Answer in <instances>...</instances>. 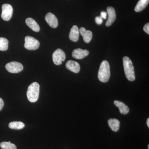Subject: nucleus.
I'll use <instances>...</instances> for the list:
<instances>
[{"label":"nucleus","mask_w":149,"mask_h":149,"mask_svg":"<svg viewBox=\"0 0 149 149\" xmlns=\"http://www.w3.org/2000/svg\"><path fill=\"white\" fill-rule=\"evenodd\" d=\"M110 77V69L108 62L104 61L102 62L99 69L98 74L99 80L103 83H107L109 80Z\"/></svg>","instance_id":"obj_1"},{"label":"nucleus","mask_w":149,"mask_h":149,"mask_svg":"<svg viewBox=\"0 0 149 149\" xmlns=\"http://www.w3.org/2000/svg\"><path fill=\"white\" fill-rule=\"evenodd\" d=\"M123 64L125 76L129 81H133L135 80V72L133 63L128 56L123 58Z\"/></svg>","instance_id":"obj_2"},{"label":"nucleus","mask_w":149,"mask_h":149,"mask_svg":"<svg viewBox=\"0 0 149 149\" xmlns=\"http://www.w3.org/2000/svg\"><path fill=\"white\" fill-rule=\"evenodd\" d=\"M40 85L37 82L32 83L27 89V95L28 100L35 102L38 100L40 94Z\"/></svg>","instance_id":"obj_3"},{"label":"nucleus","mask_w":149,"mask_h":149,"mask_svg":"<svg viewBox=\"0 0 149 149\" xmlns=\"http://www.w3.org/2000/svg\"><path fill=\"white\" fill-rule=\"evenodd\" d=\"M24 40V47L29 50H36L40 47V42L34 37L26 36Z\"/></svg>","instance_id":"obj_4"},{"label":"nucleus","mask_w":149,"mask_h":149,"mask_svg":"<svg viewBox=\"0 0 149 149\" xmlns=\"http://www.w3.org/2000/svg\"><path fill=\"white\" fill-rule=\"evenodd\" d=\"M6 68L10 73H17L20 72L23 70V66L21 63L13 61L8 63L6 65Z\"/></svg>","instance_id":"obj_5"},{"label":"nucleus","mask_w":149,"mask_h":149,"mask_svg":"<svg viewBox=\"0 0 149 149\" xmlns=\"http://www.w3.org/2000/svg\"><path fill=\"white\" fill-rule=\"evenodd\" d=\"M2 18L5 21H9L11 18L13 14L12 6L9 4H4L2 7Z\"/></svg>","instance_id":"obj_6"},{"label":"nucleus","mask_w":149,"mask_h":149,"mask_svg":"<svg viewBox=\"0 0 149 149\" xmlns=\"http://www.w3.org/2000/svg\"><path fill=\"white\" fill-rule=\"evenodd\" d=\"M53 61L56 65H60L62 63L65 59V54L61 49L56 50L53 54Z\"/></svg>","instance_id":"obj_7"},{"label":"nucleus","mask_w":149,"mask_h":149,"mask_svg":"<svg viewBox=\"0 0 149 149\" xmlns=\"http://www.w3.org/2000/svg\"><path fill=\"white\" fill-rule=\"evenodd\" d=\"M46 22L52 28H55L58 26V20L56 17L51 13H49L45 17Z\"/></svg>","instance_id":"obj_8"},{"label":"nucleus","mask_w":149,"mask_h":149,"mask_svg":"<svg viewBox=\"0 0 149 149\" xmlns=\"http://www.w3.org/2000/svg\"><path fill=\"white\" fill-rule=\"evenodd\" d=\"M107 11L108 15V19L106 23V26L107 27H109L115 21L116 16V13L114 8L112 7H108L107 8Z\"/></svg>","instance_id":"obj_9"},{"label":"nucleus","mask_w":149,"mask_h":149,"mask_svg":"<svg viewBox=\"0 0 149 149\" xmlns=\"http://www.w3.org/2000/svg\"><path fill=\"white\" fill-rule=\"evenodd\" d=\"M65 66L68 70L77 73L80 72V64L77 62L74 61H68L65 64Z\"/></svg>","instance_id":"obj_10"},{"label":"nucleus","mask_w":149,"mask_h":149,"mask_svg":"<svg viewBox=\"0 0 149 149\" xmlns=\"http://www.w3.org/2000/svg\"><path fill=\"white\" fill-rule=\"evenodd\" d=\"M89 54V52L87 50H83L81 49H74L72 52V56L74 58L81 59L87 56Z\"/></svg>","instance_id":"obj_11"},{"label":"nucleus","mask_w":149,"mask_h":149,"mask_svg":"<svg viewBox=\"0 0 149 149\" xmlns=\"http://www.w3.org/2000/svg\"><path fill=\"white\" fill-rule=\"evenodd\" d=\"M80 35L83 36V40L86 43L91 42L93 38V33L90 30H87L84 27H81L79 29Z\"/></svg>","instance_id":"obj_12"},{"label":"nucleus","mask_w":149,"mask_h":149,"mask_svg":"<svg viewBox=\"0 0 149 149\" xmlns=\"http://www.w3.org/2000/svg\"><path fill=\"white\" fill-rule=\"evenodd\" d=\"M79 29L77 25H74L70 29L69 34L70 40L72 42H77L79 40Z\"/></svg>","instance_id":"obj_13"},{"label":"nucleus","mask_w":149,"mask_h":149,"mask_svg":"<svg viewBox=\"0 0 149 149\" xmlns=\"http://www.w3.org/2000/svg\"><path fill=\"white\" fill-rule=\"evenodd\" d=\"M25 22L27 26L35 32H39L40 31V27L37 22L33 18H27L25 20Z\"/></svg>","instance_id":"obj_14"},{"label":"nucleus","mask_w":149,"mask_h":149,"mask_svg":"<svg viewBox=\"0 0 149 149\" xmlns=\"http://www.w3.org/2000/svg\"><path fill=\"white\" fill-rule=\"evenodd\" d=\"M108 123L110 128L114 132H117L120 128V122L119 120L116 118H110L108 120Z\"/></svg>","instance_id":"obj_15"},{"label":"nucleus","mask_w":149,"mask_h":149,"mask_svg":"<svg viewBox=\"0 0 149 149\" xmlns=\"http://www.w3.org/2000/svg\"><path fill=\"white\" fill-rule=\"evenodd\" d=\"M114 104L119 109L120 113L123 114H128L129 112V109L127 105L122 102L115 100L114 102Z\"/></svg>","instance_id":"obj_16"},{"label":"nucleus","mask_w":149,"mask_h":149,"mask_svg":"<svg viewBox=\"0 0 149 149\" xmlns=\"http://www.w3.org/2000/svg\"><path fill=\"white\" fill-rule=\"evenodd\" d=\"M149 0H139L135 8V11L139 12L144 10L148 4Z\"/></svg>","instance_id":"obj_17"},{"label":"nucleus","mask_w":149,"mask_h":149,"mask_svg":"<svg viewBox=\"0 0 149 149\" xmlns=\"http://www.w3.org/2000/svg\"><path fill=\"white\" fill-rule=\"evenodd\" d=\"M10 128L14 130H21L25 127V125L21 121H13L10 123L8 125Z\"/></svg>","instance_id":"obj_18"},{"label":"nucleus","mask_w":149,"mask_h":149,"mask_svg":"<svg viewBox=\"0 0 149 149\" xmlns=\"http://www.w3.org/2000/svg\"><path fill=\"white\" fill-rule=\"evenodd\" d=\"M8 47V40L4 37H0V51H6Z\"/></svg>","instance_id":"obj_19"},{"label":"nucleus","mask_w":149,"mask_h":149,"mask_svg":"<svg viewBox=\"0 0 149 149\" xmlns=\"http://www.w3.org/2000/svg\"><path fill=\"white\" fill-rule=\"evenodd\" d=\"M0 147L2 149H17L16 146L11 143L10 141L1 142L0 144Z\"/></svg>","instance_id":"obj_20"},{"label":"nucleus","mask_w":149,"mask_h":149,"mask_svg":"<svg viewBox=\"0 0 149 149\" xmlns=\"http://www.w3.org/2000/svg\"><path fill=\"white\" fill-rule=\"evenodd\" d=\"M95 22L97 24H101L102 23L103 19L100 17H97L95 18Z\"/></svg>","instance_id":"obj_21"},{"label":"nucleus","mask_w":149,"mask_h":149,"mask_svg":"<svg viewBox=\"0 0 149 149\" xmlns=\"http://www.w3.org/2000/svg\"><path fill=\"white\" fill-rule=\"evenodd\" d=\"M143 30L146 33H147L148 35L149 34V23H148L145 24L144 26Z\"/></svg>","instance_id":"obj_22"},{"label":"nucleus","mask_w":149,"mask_h":149,"mask_svg":"<svg viewBox=\"0 0 149 149\" xmlns=\"http://www.w3.org/2000/svg\"><path fill=\"white\" fill-rule=\"evenodd\" d=\"M107 13L105 11H102L101 13L100 17L102 19H106L107 17Z\"/></svg>","instance_id":"obj_23"},{"label":"nucleus","mask_w":149,"mask_h":149,"mask_svg":"<svg viewBox=\"0 0 149 149\" xmlns=\"http://www.w3.org/2000/svg\"><path fill=\"white\" fill-rule=\"evenodd\" d=\"M4 105V102L3 99L0 97V111H2Z\"/></svg>","instance_id":"obj_24"},{"label":"nucleus","mask_w":149,"mask_h":149,"mask_svg":"<svg viewBox=\"0 0 149 149\" xmlns=\"http://www.w3.org/2000/svg\"><path fill=\"white\" fill-rule=\"evenodd\" d=\"M147 125H148V128H149V118H148V119H147Z\"/></svg>","instance_id":"obj_25"},{"label":"nucleus","mask_w":149,"mask_h":149,"mask_svg":"<svg viewBox=\"0 0 149 149\" xmlns=\"http://www.w3.org/2000/svg\"><path fill=\"white\" fill-rule=\"evenodd\" d=\"M148 149H149V145H148Z\"/></svg>","instance_id":"obj_26"}]
</instances>
